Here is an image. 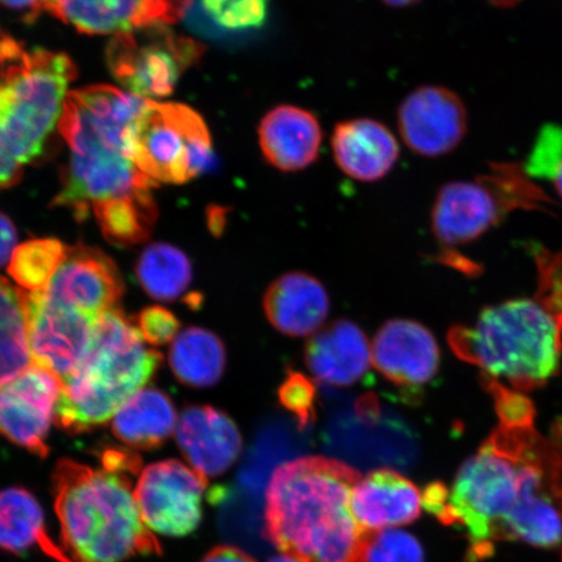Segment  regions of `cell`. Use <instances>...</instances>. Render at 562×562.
<instances>
[{"instance_id":"cell-1","label":"cell","mask_w":562,"mask_h":562,"mask_svg":"<svg viewBox=\"0 0 562 562\" xmlns=\"http://www.w3.org/2000/svg\"><path fill=\"white\" fill-rule=\"evenodd\" d=\"M547 498L562 513V447L533 430L532 420L497 430L463 462L435 517L468 532L472 562L504 542L508 519L522 505Z\"/></svg>"},{"instance_id":"cell-2","label":"cell","mask_w":562,"mask_h":562,"mask_svg":"<svg viewBox=\"0 0 562 562\" xmlns=\"http://www.w3.org/2000/svg\"><path fill=\"white\" fill-rule=\"evenodd\" d=\"M360 480L356 469L327 457L283 463L266 492V538L300 562H367L372 532L350 509Z\"/></svg>"},{"instance_id":"cell-3","label":"cell","mask_w":562,"mask_h":562,"mask_svg":"<svg viewBox=\"0 0 562 562\" xmlns=\"http://www.w3.org/2000/svg\"><path fill=\"white\" fill-rule=\"evenodd\" d=\"M145 103L144 98L105 86L67 95L58 125L70 160L53 206L86 220L90 209L151 194L157 182L135 165L128 146L131 125Z\"/></svg>"},{"instance_id":"cell-4","label":"cell","mask_w":562,"mask_h":562,"mask_svg":"<svg viewBox=\"0 0 562 562\" xmlns=\"http://www.w3.org/2000/svg\"><path fill=\"white\" fill-rule=\"evenodd\" d=\"M132 469L102 461L93 469L60 460L53 474L55 512L63 550L75 562H122L160 554V546L137 507Z\"/></svg>"},{"instance_id":"cell-5","label":"cell","mask_w":562,"mask_h":562,"mask_svg":"<svg viewBox=\"0 0 562 562\" xmlns=\"http://www.w3.org/2000/svg\"><path fill=\"white\" fill-rule=\"evenodd\" d=\"M536 300L483 311L473 327H454L448 340L461 360L530 390L557 372L562 351V293L540 288Z\"/></svg>"},{"instance_id":"cell-6","label":"cell","mask_w":562,"mask_h":562,"mask_svg":"<svg viewBox=\"0 0 562 562\" xmlns=\"http://www.w3.org/2000/svg\"><path fill=\"white\" fill-rule=\"evenodd\" d=\"M136 325L117 307L100 316L79 367L61 382L56 424L68 434L93 430L144 389L159 368Z\"/></svg>"},{"instance_id":"cell-7","label":"cell","mask_w":562,"mask_h":562,"mask_svg":"<svg viewBox=\"0 0 562 562\" xmlns=\"http://www.w3.org/2000/svg\"><path fill=\"white\" fill-rule=\"evenodd\" d=\"M76 76L74 61L66 54L26 50L15 40L0 38V108L21 165L44 153Z\"/></svg>"},{"instance_id":"cell-8","label":"cell","mask_w":562,"mask_h":562,"mask_svg":"<svg viewBox=\"0 0 562 562\" xmlns=\"http://www.w3.org/2000/svg\"><path fill=\"white\" fill-rule=\"evenodd\" d=\"M548 203L550 196L521 165L498 161L474 181H452L440 189L431 213L432 232L442 245L469 244L498 226L513 210H542Z\"/></svg>"},{"instance_id":"cell-9","label":"cell","mask_w":562,"mask_h":562,"mask_svg":"<svg viewBox=\"0 0 562 562\" xmlns=\"http://www.w3.org/2000/svg\"><path fill=\"white\" fill-rule=\"evenodd\" d=\"M128 146L147 178L168 184L193 180L214 158L206 123L184 104L146 100L131 125Z\"/></svg>"},{"instance_id":"cell-10","label":"cell","mask_w":562,"mask_h":562,"mask_svg":"<svg viewBox=\"0 0 562 562\" xmlns=\"http://www.w3.org/2000/svg\"><path fill=\"white\" fill-rule=\"evenodd\" d=\"M205 48L165 24L117 34L108 46V65L119 82L139 98L170 95L182 74Z\"/></svg>"},{"instance_id":"cell-11","label":"cell","mask_w":562,"mask_h":562,"mask_svg":"<svg viewBox=\"0 0 562 562\" xmlns=\"http://www.w3.org/2000/svg\"><path fill=\"white\" fill-rule=\"evenodd\" d=\"M205 476L176 460L151 463L140 474L135 498L140 518L149 530L186 537L200 526Z\"/></svg>"},{"instance_id":"cell-12","label":"cell","mask_w":562,"mask_h":562,"mask_svg":"<svg viewBox=\"0 0 562 562\" xmlns=\"http://www.w3.org/2000/svg\"><path fill=\"white\" fill-rule=\"evenodd\" d=\"M25 307L33 363L65 381L87 355L100 318L54 304L44 292L25 293Z\"/></svg>"},{"instance_id":"cell-13","label":"cell","mask_w":562,"mask_h":562,"mask_svg":"<svg viewBox=\"0 0 562 562\" xmlns=\"http://www.w3.org/2000/svg\"><path fill=\"white\" fill-rule=\"evenodd\" d=\"M60 391V379L35 363L0 385V432L45 459Z\"/></svg>"},{"instance_id":"cell-14","label":"cell","mask_w":562,"mask_h":562,"mask_svg":"<svg viewBox=\"0 0 562 562\" xmlns=\"http://www.w3.org/2000/svg\"><path fill=\"white\" fill-rule=\"evenodd\" d=\"M398 132L407 147L420 157L438 158L451 153L468 132V111L451 89L420 87L400 104Z\"/></svg>"},{"instance_id":"cell-15","label":"cell","mask_w":562,"mask_h":562,"mask_svg":"<svg viewBox=\"0 0 562 562\" xmlns=\"http://www.w3.org/2000/svg\"><path fill=\"white\" fill-rule=\"evenodd\" d=\"M124 292L116 265L101 250L77 245L44 291L45 297L61 306L98 319L115 307Z\"/></svg>"},{"instance_id":"cell-16","label":"cell","mask_w":562,"mask_h":562,"mask_svg":"<svg viewBox=\"0 0 562 562\" xmlns=\"http://www.w3.org/2000/svg\"><path fill=\"white\" fill-rule=\"evenodd\" d=\"M193 0H44V10L87 34H123L175 23Z\"/></svg>"},{"instance_id":"cell-17","label":"cell","mask_w":562,"mask_h":562,"mask_svg":"<svg viewBox=\"0 0 562 562\" xmlns=\"http://www.w3.org/2000/svg\"><path fill=\"white\" fill-rule=\"evenodd\" d=\"M372 362L392 384L417 390L430 383L439 370L440 350L434 335L420 323L393 319L379 329Z\"/></svg>"},{"instance_id":"cell-18","label":"cell","mask_w":562,"mask_h":562,"mask_svg":"<svg viewBox=\"0 0 562 562\" xmlns=\"http://www.w3.org/2000/svg\"><path fill=\"white\" fill-rule=\"evenodd\" d=\"M176 428L182 454L206 480L226 473L241 453V434L235 422L213 406H188Z\"/></svg>"},{"instance_id":"cell-19","label":"cell","mask_w":562,"mask_h":562,"mask_svg":"<svg viewBox=\"0 0 562 562\" xmlns=\"http://www.w3.org/2000/svg\"><path fill=\"white\" fill-rule=\"evenodd\" d=\"M424 497L416 484L391 469L371 472L357 482L350 509L364 531L376 532L416 521Z\"/></svg>"},{"instance_id":"cell-20","label":"cell","mask_w":562,"mask_h":562,"mask_svg":"<svg viewBox=\"0 0 562 562\" xmlns=\"http://www.w3.org/2000/svg\"><path fill=\"white\" fill-rule=\"evenodd\" d=\"M258 139L267 164L279 171L296 172L318 159L323 132L313 112L281 104L259 123Z\"/></svg>"},{"instance_id":"cell-21","label":"cell","mask_w":562,"mask_h":562,"mask_svg":"<svg viewBox=\"0 0 562 562\" xmlns=\"http://www.w3.org/2000/svg\"><path fill=\"white\" fill-rule=\"evenodd\" d=\"M331 146L340 170L363 182L385 178L400 158L395 135L374 119H350L337 124Z\"/></svg>"},{"instance_id":"cell-22","label":"cell","mask_w":562,"mask_h":562,"mask_svg":"<svg viewBox=\"0 0 562 562\" xmlns=\"http://www.w3.org/2000/svg\"><path fill=\"white\" fill-rule=\"evenodd\" d=\"M372 351L367 335L349 321H336L307 341L305 362L318 381L348 386L367 374Z\"/></svg>"},{"instance_id":"cell-23","label":"cell","mask_w":562,"mask_h":562,"mask_svg":"<svg viewBox=\"0 0 562 562\" xmlns=\"http://www.w3.org/2000/svg\"><path fill=\"white\" fill-rule=\"evenodd\" d=\"M267 319L279 333L301 337L318 331L329 313L325 286L304 272L278 278L263 297Z\"/></svg>"},{"instance_id":"cell-24","label":"cell","mask_w":562,"mask_h":562,"mask_svg":"<svg viewBox=\"0 0 562 562\" xmlns=\"http://www.w3.org/2000/svg\"><path fill=\"white\" fill-rule=\"evenodd\" d=\"M33 548L56 562H75L48 537L44 510L30 491H0V550L21 554Z\"/></svg>"},{"instance_id":"cell-25","label":"cell","mask_w":562,"mask_h":562,"mask_svg":"<svg viewBox=\"0 0 562 562\" xmlns=\"http://www.w3.org/2000/svg\"><path fill=\"white\" fill-rule=\"evenodd\" d=\"M178 420L171 398L166 393L143 389L115 413L112 432L125 446L149 451L171 438Z\"/></svg>"},{"instance_id":"cell-26","label":"cell","mask_w":562,"mask_h":562,"mask_svg":"<svg viewBox=\"0 0 562 562\" xmlns=\"http://www.w3.org/2000/svg\"><path fill=\"white\" fill-rule=\"evenodd\" d=\"M170 364L181 383L207 389L221 381L227 364L226 348L215 334L191 327L176 336Z\"/></svg>"},{"instance_id":"cell-27","label":"cell","mask_w":562,"mask_h":562,"mask_svg":"<svg viewBox=\"0 0 562 562\" xmlns=\"http://www.w3.org/2000/svg\"><path fill=\"white\" fill-rule=\"evenodd\" d=\"M136 276L140 286L150 297L173 301L192 283V265L175 246L158 243L147 246L140 255Z\"/></svg>"},{"instance_id":"cell-28","label":"cell","mask_w":562,"mask_h":562,"mask_svg":"<svg viewBox=\"0 0 562 562\" xmlns=\"http://www.w3.org/2000/svg\"><path fill=\"white\" fill-rule=\"evenodd\" d=\"M93 213L105 240L116 246L144 243L151 235L158 215L151 194L105 203Z\"/></svg>"},{"instance_id":"cell-29","label":"cell","mask_w":562,"mask_h":562,"mask_svg":"<svg viewBox=\"0 0 562 562\" xmlns=\"http://www.w3.org/2000/svg\"><path fill=\"white\" fill-rule=\"evenodd\" d=\"M68 246L55 238H38L18 246L9 272L30 292H44L68 255Z\"/></svg>"},{"instance_id":"cell-30","label":"cell","mask_w":562,"mask_h":562,"mask_svg":"<svg viewBox=\"0 0 562 562\" xmlns=\"http://www.w3.org/2000/svg\"><path fill=\"white\" fill-rule=\"evenodd\" d=\"M524 170L530 179L552 182L562 199V126L544 124L533 143Z\"/></svg>"},{"instance_id":"cell-31","label":"cell","mask_w":562,"mask_h":562,"mask_svg":"<svg viewBox=\"0 0 562 562\" xmlns=\"http://www.w3.org/2000/svg\"><path fill=\"white\" fill-rule=\"evenodd\" d=\"M210 18L226 30L248 31L261 27L270 0H201Z\"/></svg>"},{"instance_id":"cell-32","label":"cell","mask_w":562,"mask_h":562,"mask_svg":"<svg viewBox=\"0 0 562 562\" xmlns=\"http://www.w3.org/2000/svg\"><path fill=\"white\" fill-rule=\"evenodd\" d=\"M367 562H425V553L409 532L386 529L371 533Z\"/></svg>"},{"instance_id":"cell-33","label":"cell","mask_w":562,"mask_h":562,"mask_svg":"<svg viewBox=\"0 0 562 562\" xmlns=\"http://www.w3.org/2000/svg\"><path fill=\"white\" fill-rule=\"evenodd\" d=\"M32 363L26 323L0 327V385L11 381Z\"/></svg>"},{"instance_id":"cell-34","label":"cell","mask_w":562,"mask_h":562,"mask_svg":"<svg viewBox=\"0 0 562 562\" xmlns=\"http://www.w3.org/2000/svg\"><path fill=\"white\" fill-rule=\"evenodd\" d=\"M315 386L301 372L290 371L279 389L280 404L292 413L300 427H307L315 419Z\"/></svg>"},{"instance_id":"cell-35","label":"cell","mask_w":562,"mask_h":562,"mask_svg":"<svg viewBox=\"0 0 562 562\" xmlns=\"http://www.w3.org/2000/svg\"><path fill=\"white\" fill-rule=\"evenodd\" d=\"M136 326L147 344L165 346L176 339L180 323L167 308L150 306L138 314Z\"/></svg>"},{"instance_id":"cell-36","label":"cell","mask_w":562,"mask_h":562,"mask_svg":"<svg viewBox=\"0 0 562 562\" xmlns=\"http://www.w3.org/2000/svg\"><path fill=\"white\" fill-rule=\"evenodd\" d=\"M21 175H23V165L12 151L3 110L0 108V189L16 186Z\"/></svg>"},{"instance_id":"cell-37","label":"cell","mask_w":562,"mask_h":562,"mask_svg":"<svg viewBox=\"0 0 562 562\" xmlns=\"http://www.w3.org/2000/svg\"><path fill=\"white\" fill-rule=\"evenodd\" d=\"M16 228L10 217L0 213V267L11 261L13 251L16 249Z\"/></svg>"},{"instance_id":"cell-38","label":"cell","mask_w":562,"mask_h":562,"mask_svg":"<svg viewBox=\"0 0 562 562\" xmlns=\"http://www.w3.org/2000/svg\"><path fill=\"white\" fill-rule=\"evenodd\" d=\"M201 562H256V560L240 548L220 546L211 550Z\"/></svg>"},{"instance_id":"cell-39","label":"cell","mask_w":562,"mask_h":562,"mask_svg":"<svg viewBox=\"0 0 562 562\" xmlns=\"http://www.w3.org/2000/svg\"><path fill=\"white\" fill-rule=\"evenodd\" d=\"M0 3L13 11L26 13L27 20H34L40 10L44 9V0H0Z\"/></svg>"},{"instance_id":"cell-40","label":"cell","mask_w":562,"mask_h":562,"mask_svg":"<svg viewBox=\"0 0 562 562\" xmlns=\"http://www.w3.org/2000/svg\"><path fill=\"white\" fill-rule=\"evenodd\" d=\"M382 2L386 5L395 7V9H403V7L416 4L420 0H382Z\"/></svg>"},{"instance_id":"cell-41","label":"cell","mask_w":562,"mask_h":562,"mask_svg":"<svg viewBox=\"0 0 562 562\" xmlns=\"http://www.w3.org/2000/svg\"><path fill=\"white\" fill-rule=\"evenodd\" d=\"M487 2L498 7V9H513V7H516L521 0H487Z\"/></svg>"},{"instance_id":"cell-42","label":"cell","mask_w":562,"mask_h":562,"mask_svg":"<svg viewBox=\"0 0 562 562\" xmlns=\"http://www.w3.org/2000/svg\"><path fill=\"white\" fill-rule=\"evenodd\" d=\"M267 562H300V561L296 559H293L291 557H288V554H280V557L272 558Z\"/></svg>"}]
</instances>
